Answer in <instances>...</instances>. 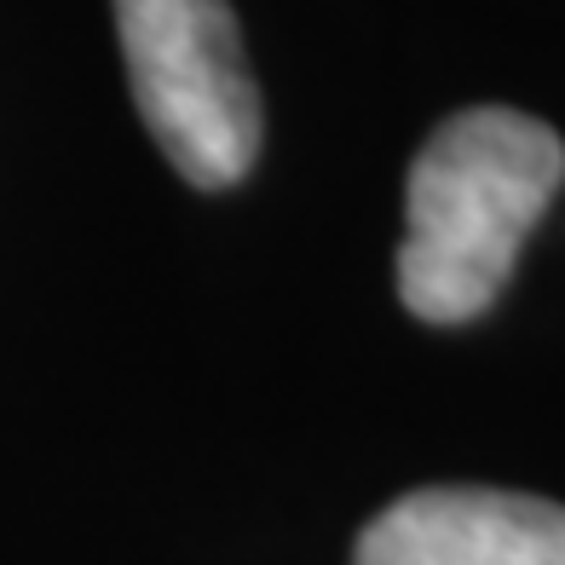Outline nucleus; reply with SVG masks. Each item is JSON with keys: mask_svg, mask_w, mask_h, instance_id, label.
Instances as JSON below:
<instances>
[{"mask_svg": "<svg viewBox=\"0 0 565 565\" xmlns=\"http://www.w3.org/2000/svg\"><path fill=\"white\" fill-rule=\"evenodd\" d=\"M565 185V145L525 110H461L422 145L404 185L398 295L422 323H473Z\"/></svg>", "mask_w": 565, "mask_h": 565, "instance_id": "1", "label": "nucleus"}, {"mask_svg": "<svg viewBox=\"0 0 565 565\" xmlns=\"http://www.w3.org/2000/svg\"><path fill=\"white\" fill-rule=\"evenodd\" d=\"M127 87L162 157L225 191L260 157V87L225 0H116Z\"/></svg>", "mask_w": 565, "mask_h": 565, "instance_id": "2", "label": "nucleus"}, {"mask_svg": "<svg viewBox=\"0 0 565 565\" xmlns=\"http://www.w3.org/2000/svg\"><path fill=\"white\" fill-rule=\"evenodd\" d=\"M358 565H565V508L520 491L433 484L381 508Z\"/></svg>", "mask_w": 565, "mask_h": 565, "instance_id": "3", "label": "nucleus"}]
</instances>
